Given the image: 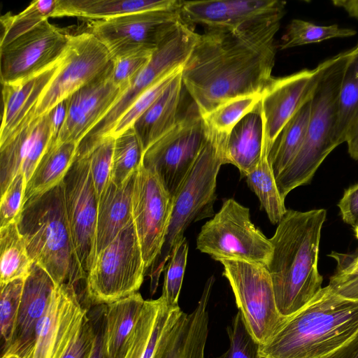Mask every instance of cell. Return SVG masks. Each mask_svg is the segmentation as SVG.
Masks as SVG:
<instances>
[{
  "mask_svg": "<svg viewBox=\"0 0 358 358\" xmlns=\"http://www.w3.org/2000/svg\"><path fill=\"white\" fill-rule=\"evenodd\" d=\"M282 16L236 29L207 28L182 66L183 85L203 117L234 98L262 93L273 77Z\"/></svg>",
  "mask_w": 358,
  "mask_h": 358,
  "instance_id": "cell-1",
  "label": "cell"
},
{
  "mask_svg": "<svg viewBox=\"0 0 358 358\" xmlns=\"http://www.w3.org/2000/svg\"><path fill=\"white\" fill-rule=\"evenodd\" d=\"M326 210H287L269 240L273 252L266 266L277 308L289 318L322 289L317 263L320 235Z\"/></svg>",
  "mask_w": 358,
  "mask_h": 358,
  "instance_id": "cell-2",
  "label": "cell"
},
{
  "mask_svg": "<svg viewBox=\"0 0 358 358\" xmlns=\"http://www.w3.org/2000/svg\"><path fill=\"white\" fill-rule=\"evenodd\" d=\"M358 335V300L342 296L329 286L264 344L262 358H326Z\"/></svg>",
  "mask_w": 358,
  "mask_h": 358,
  "instance_id": "cell-3",
  "label": "cell"
},
{
  "mask_svg": "<svg viewBox=\"0 0 358 358\" xmlns=\"http://www.w3.org/2000/svg\"><path fill=\"white\" fill-rule=\"evenodd\" d=\"M17 222L30 258L56 285L75 287L85 279L79 268L72 241L63 181L24 203Z\"/></svg>",
  "mask_w": 358,
  "mask_h": 358,
  "instance_id": "cell-4",
  "label": "cell"
},
{
  "mask_svg": "<svg viewBox=\"0 0 358 358\" xmlns=\"http://www.w3.org/2000/svg\"><path fill=\"white\" fill-rule=\"evenodd\" d=\"M356 50L357 45L336 55L313 92L304 142L292 162L275 179L283 199L292 189L309 183L322 162L337 147L334 136L339 92L346 66Z\"/></svg>",
  "mask_w": 358,
  "mask_h": 358,
  "instance_id": "cell-5",
  "label": "cell"
},
{
  "mask_svg": "<svg viewBox=\"0 0 358 358\" xmlns=\"http://www.w3.org/2000/svg\"><path fill=\"white\" fill-rule=\"evenodd\" d=\"M208 127L207 140L173 198L165 241L150 273L152 294L156 291L160 274L173 248L184 238V232L189 225L213 214L217 176L223 165L222 151L227 134Z\"/></svg>",
  "mask_w": 358,
  "mask_h": 358,
  "instance_id": "cell-6",
  "label": "cell"
},
{
  "mask_svg": "<svg viewBox=\"0 0 358 358\" xmlns=\"http://www.w3.org/2000/svg\"><path fill=\"white\" fill-rule=\"evenodd\" d=\"M199 35L193 26L182 22L154 50L145 67L130 83L115 103L78 145L77 155L85 154L103 139L111 136L117 122L147 90L188 59Z\"/></svg>",
  "mask_w": 358,
  "mask_h": 358,
  "instance_id": "cell-7",
  "label": "cell"
},
{
  "mask_svg": "<svg viewBox=\"0 0 358 358\" xmlns=\"http://www.w3.org/2000/svg\"><path fill=\"white\" fill-rule=\"evenodd\" d=\"M134 220L94 258L86 278L92 305L108 304L137 292L145 272Z\"/></svg>",
  "mask_w": 358,
  "mask_h": 358,
  "instance_id": "cell-8",
  "label": "cell"
},
{
  "mask_svg": "<svg viewBox=\"0 0 358 358\" xmlns=\"http://www.w3.org/2000/svg\"><path fill=\"white\" fill-rule=\"evenodd\" d=\"M196 247L215 261L241 260L266 266L273 252L270 240L252 222L250 209L234 199L224 201L220 210L202 226Z\"/></svg>",
  "mask_w": 358,
  "mask_h": 358,
  "instance_id": "cell-9",
  "label": "cell"
},
{
  "mask_svg": "<svg viewBox=\"0 0 358 358\" xmlns=\"http://www.w3.org/2000/svg\"><path fill=\"white\" fill-rule=\"evenodd\" d=\"M223 275L234 292L245 326L259 345L266 343L287 318L279 313L271 275L264 265L221 259Z\"/></svg>",
  "mask_w": 358,
  "mask_h": 358,
  "instance_id": "cell-10",
  "label": "cell"
},
{
  "mask_svg": "<svg viewBox=\"0 0 358 358\" xmlns=\"http://www.w3.org/2000/svg\"><path fill=\"white\" fill-rule=\"evenodd\" d=\"M208 134V127L195 106L144 152L143 166L157 175L173 199L205 144Z\"/></svg>",
  "mask_w": 358,
  "mask_h": 358,
  "instance_id": "cell-11",
  "label": "cell"
},
{
  "mask_svg": "<svg viewBox=\"0 0 358 358\" xmlns=\"http://www.w3.org/2000/svg\"><path fill=\"white\" fill-rule=\"evenodd\" d=\"M180 8L145 10L91 21L88 31L106 46L112 60L136 52H153L185 21Z\"/></svg>",
  "mask_w": 358,
  "mask_h": 358,
  "instance_id": "cell-12",
  "label": "cell"
},
{
  "mask_svg": "<svg viewBox=\"0 0 358 358\" xmlns=\"http://www.w3.org/2000/svg\"><path fill=\"white\" fill-rule=\"evenodd\" d=\"M112 62L108 49L93 34H71L62 63L41 95L30 121L47 114L101 74Z\"/></svg>",
  "mask_w": 358,
  "mask_h": 358,
  "instance_id": "cell-13",
  "label": "cell"
},
{
  "mask_svg": "<svg viewBox=\"0 0 358 358\" xmlns=\"http://www.w3.org/2000/svg\"><path fill=\"white\" fill-rule=\"evenodd\" d=\"M63 182L76 259L86 279L96 255L99 203L87 155H76Z\"/></svg>",
  "mask_w": 358,
  "mask_h": 358,
  "instance_id": "cell-14",
  "label": "cell"
},
{
  "mask_svg": "<svg viewBox=\"0 0 358 358\" xmlns=\"http://www.w3.org/2000/svg\"><path fill=\"white\" fill-rule=\"evenodd\" d=\"M173 199L152 171L143 164L134 173L132 215L145 269L161 253L170 224Z\"/></svg>",
  "mask_w": 358,
  "mask_h": 358,
  "instance_id": "cell-15",
  "label": "cell"
},
{
  "mask_svg": "<svg viewBox=\"0 0 358 358\" xmlns=\"http://www.w3.org/2000/svg\"><path fill=\"white\" fill-rule=\"evenodd\" d=\"M70 36L46 20L1 46V85L24 80L52 65L64 55Z\"/></svg>",
  "mask_w": 358,
  "mask_h": 358,
  "instance_id": "cell-16",
  "label": "cell"
},
{
  "mask_svg": "<svg viewBox=\"0 0 358 358\" xmlns=\"http://www.w3.org/2000/svg\"><path fill=\"white\" fill-rule=\"evenodd\" d=\"M336 55L313 69H303L287 76L272 78L260 101L264 121V145L268 152L286 123L308 101Z\"/></svg>",
  "mask_w": 358,
  "mask_h": 358,
  "instance_id": "cell-17",
  "label": "cell"
},
{
  "mask_svg": "<svg viewBox=\"0 0 358 358\" xmlns=\"http://www.w3.org/2000/svg\"><path fill=\"white\" fill-rule=\"evenodd\" d=\"M87 313L74 286L57 285L37 325L33 358H60Z\"/></svg>",
  "mask_w": 358,
  "mask_h": 358,
  "instance_id": "cell-18",
  "label": "cell"
},
{
  "mask_svg": "<svg viewBox=\"0 0 358 358\" xmlns=\"http://www.w3.org/2000/svg\"><path fill=\"white\" fill-rule=\"evenodd\" d=\"M112 71L113 62L101 74L68 97L66 119L55 144L78 145L126 90L113 83Z\"/></svg>",
  "mask_w": 358,
  "mask_h": 358,
  "instance_id": "cell-19",
  "label": "cell"
},
{
  "mask_svg": "<svg viewBox=\"0 0 358 358\" xmlns=\"http://www.w3.org/2000/svg\"><path fill=\"white\" fill-rule=\"evenodd\" d=\"M286 2L278 0L182 1L184 20L206 28L236 29L248 23L282 16Z\"/></svg>",
  "mask_w": 358,
  "mask_h": 358,
  "instance_id": "cell-20",
  "label": "cell"
},
{
  "mask_svg": "<svg viewBox=\"0 0 358 358\" xmlns=\"http://www.w3.org/2000/svg\"><path fill=\"white\" fill-rule=\"evenodd\" d=\"M56 284L39 265L33 263L25 279L14 332L1 354L33 358L37 325L49 303Z\"/></svg>",
  "mask_w": 358,
  "mask_h": 358,
  "instance_id": "cell-21",
  "label": "cell"
},
{
  "mask_svg": "<svg viewBox=\"0 0 358 358\" xmlns=\"http://www.w3.org/2000/svg\"><path fill=\"white\" fill-rule=\"evenodd\" d=\"M215 279L210 277L193 311L184 312L164 331L153 358H206L205 348L209 332L207 310Z\"/></svg>",
  "mask_w": 358,
  "mask_h": 358,
  "instance_id": "cell-22",
  "label": "cell"
},
{
  "mask_svg": "<svg viewBox=\"0 0 358 358\" xmlns=\"http://www.w3.org/2000/svg\"><path fill=\"white\" fill-rule=\"evenodd\" d=\"M51 141L47 114L24 125L0 146V187L2 194L15 177L22 173L27 183Z\"/></svg>",
  "mask_w": 358,
  "mask_h": 358,
  "instance_id": "cell-23",
  "label": "cell"
},
{
  "mask_svg": "<svg viewBox=\"0 0 358 358\" xmlns=\"http://www.w3.org/2000/svg\"><path fill=\"white\" fill-rule=\"evenodd\" d=\"M64 55L52 65L36 75L17 82L2 84L0 146L30 122L41 95L59 69Z\"/></svg>",
  "mask_w": 358,
  "mask_h": 358,
  "instance_id": "cell-24",
  "label": "cell"
},
{
  "mask_svg": "<svg viewBox=\"0 0 358 358\" xmlns=\"http://www.w3.org/2000/svg\"><path fill=\"white\" fill-rule=\"evenodd\" d=\"M264 145L260 101L227 134L222 151V164H231L245 177L259 163Z\"/></svg>",
  "mask_w": 358,
  "mask_h": 358,
  "instance_id": "cell-25",
  "label": "cell"
},
{
  "mask_svg": "<svg viewBox=\"0 0 358 358\" xmlns=\"http://www.w3.org/2000/svg\"><path fill=\"white\" fill-rule=\"evenodd\" d=\"M134 178V174L120 185L110 181L99 199L96 255L133 220Z\"/></svg>",
  "mask_w": 358,
  "mask_h": 358,
  "instance_id": "cell-26",
  "label": "cell"
},
{
  "mask_svg": "<svg viewBox=\"0 0 358 358\" xmlns=\"http://www.w3.org/2000/svg\"><path fill=\"white\" fill-rule=\"evenodd\" d=\"M179 0H57L52 17L71 16L104 20L150 10L180 8Z\"/></svg>",
  "mask_w": 358,
  "mask_h": 358,
  "instance_id": "cell-27",
  "label": "cell"
},
{
  "mask_svg": "<svg viewBox=\"0 0 358 358\" xmlns=\"http://www.w3.org/2000/svg\"><path fill=\"white\" fill-rule=\"evenodd\" d=\"M182 70L132 126L144 152L169 131L178 120V111L184 86Z\"/></svg>",
  "mask_w": 358,
  "mask_h": 358,
  "instance_id": "cell-28",
  "label": "cell"
},
{
  "mask_svg": "<svg viewBox=\"0 0 358 358\" xmlns=\"http://www.w3.org/2000/svg\"><path fill=\"white\" fill-rule=\"evenodd\" d=\"M182 312L179 306H168L162 296L145 301L125 358H153L164 331Z\"/></svg>",
  "mask_w": 358,
  "mask_h": 358,
  "instance_id": "cell-29",
  "label": "cell"
},
{
  "mask_svg": "<svg viewBox=\"0 0 358 358\" xmlns=\"http://www.w3.org/2000/svg\"><path fill=\"white\" fill-rule=\"evenodd\" d=\"M144 303L136 292L106 304L105 348L108 358H125Z\"/></svg>",
  "mask_w": 358,
  "mask_h": 358,
  "instance_id": "cell-30",
  "label": "cell"
},
{
  "mask_svg": "<svg viewBox=\"0 0 358 358\" xmlns=\"http://www.w3.org/2000/svg\"><path fill=\"white\" fill-rule=\"evenodd\" d=\"M78 144L49 145L27 183L23 203L60 184L74 162Z\"/></svg>",
  "mask_w": 358,
  "mask_h": 358,
  "instance_id": "cell-31",
  "label": "cell"
},
{
  "mask_svg": "<svg viewBox=\"0 0 358 358\" xmlns=\"http://www.w3.org/2000/svg\"><path fill=\"white\" fill-rule=\"evenodd\" d=\"M310 111L311 99L286 123L272 145L268 160L275 179L299 152L306 136Z\"/></svg>",
  "mask_w": 358,
  "mask_h": 358,
  "instance_id": "cell-32",
  "label": "cell"
},
{
  "mask_svg": "<svg viewBox=\"0 0 358 358\" xmlns=\"http://www.w3.org/2000/svg\"><path fill=\"white\" fill-rule=\"evenodd\" d=\"M0 286L16 279H26L34 262L17 220L0 227Z\"/></svg>",
  "mask_w": 358,
  "mask_h": 358,
  "instance_id": "cell-33",
  "label": "cell"
},
{
  "mask_svg": "<svg viewBox=\"0 0 358 358\" xmlns=\"http://www.w3.org/2000/svg\"><path fill=\"white\" fill-rule=\"evenodd\" d=\"M245 178L248 185L259 198L271 222L278 224L287 210L278 189L265 148H263L259 163Z\"/></svg>",
  "mask_w": 358,
  "mask_h": 358,
  "instance_id": "cell-34",
  "label": "cell"
},
{
  "mask_svg": "<svg viewBox=\"0 0 358 358\" xmlns=\"http://www.w3.org/2000/svg\"><path fill=\"white\" fill-rule=\"evenodd\" d=\"M358 117V43L350 59L343 77L338 96L335 142L338 145L345 142L350 126Z\"/></svg>",
  "mask_w": 358,
  "mask_h": 358,
  "instance_id": "cell-35",
  "label": "cell"
},
{
  "mask_svg": "<svg viewBox=\"0 0 358 358\" xmlns=\"http://www.w3.org/2000/svg\"><path fill=\"white\" fill-rule=\"evenodd\" d=\"M143 149L133 127L115 136L111 181L124 183L141 166Z\"/></svg>",
  "mask_w": 358,
  "mask_h": 358,
  "instance_id": "cell-36",
  "label": "cell"
},
{
  "mask_svg": "<svg viewBox=\"0 0 358 358\" xmlns=\"http://www.w3.org/2000/svg\"><path fill=\"white\" fill-rule=\"evenodd\" d=\"M57 0H36L17 15L8 13L1 17L2 31L0 47L34 29L52 16Z\"/></svg>",
  "mask_w": 358,
  "mask_h": 358,
  "instance_id": "cell-37",
  "label": "cell"
},
{
  "mask_svg": "<svg viewBox=\"0 0 358 358\" xmlns=\"http://www.w3.org/2000/svg\"><path fill=\"white\" fill-rule=\"evenodd\" d=\"M356 33L354 29L343 28L338 24L320 26L310 22L294 19L288 24L279 48L285 50L334 38L350 37Z\"/></svg>",
  "mask_w": 358,
  "mask_h": 358,
  "instance_id": "cell-38",
  "label": "cell"
},
{
  "mask_svg": "<svg viewBox=\"0 0 358 358\" xmlns=\"http://www.w3.org/2000/svg\"><path fill=\"white\" fill-rule=\"evenodd\" d=\"M262 93L238 96L229 100L203 119L210 128L228 134L233 127L261 101Z\"/></svg>",
  "mask_w": 358,
  "mask_h": 358,
  "instance_id": "cell-39",
  "label": "cell"
},
{
  "mask_svg": "<svg viewBox=\"0 0 358 358\" xmlns=\"http://www.w3.org/2000/svg\"><path fill=\"white\" fill-rule=\"evenodd\" d=\"M25 279L14 280L1 286L0 331L3 341L2 353L12 338L20 305Z\"/></svg>",
  "mask_w": 358,
  "mask_h": 358,
  "instance_id": "cell-40",
  "label": "cell"
},
{
  "mask_svg": "<svg viewBox=\"0 0 358 358\" xmlns=\"http://www.w3.org/2000/svg\"><path fill=\"white\" fill-rule=\"evenodd\" d=\"M188 243L184 237L173 249L165 266L164 281L161 296L170 307L178 306V301L187 264Z\"/></svg>",
  "mask_w": 358,
  "mask_h": 358,
  "instance_id": "cell-41",
  "label": "cell"
},
{
  "mask_svg": "<svg viewBox=\"0 0 358 358\" xmlns=\"http://www.w3.org/2000/svg\"><path fill=\"white\" fill-rule=\"evenodd\" d=\"M329 256L336 260L337 267L328 286L342 296L358 300V251L348 254L332 252Z\"/></svg>",
  "mask_w": 358,
  "mask_h": 358,
  "instance_id": "cell-42",
  "label": "cell"
},
{
  "mask_svg": "<svg viewBox=\"0 0 358 358\" xmlns=\"http://www.w3.org/2000/svg\"><path fill=\"white\" fill-rule=\"evenodd\" d=\"M114 143L115 137L108 136L83 154L88 156L98 199L111 181Z\"/></svg>",
  "mask_w": 358,
  "mask_h": 358,
  "instance_id": "cell-43",
  "label": "cell"
},
{
  "mask_svg": "<svg viewBox=\"0 0 358 358\" xmlns=\"http://www.w3.org/2000/svg\"><path fill=\"white\" fill-rule=\"evenodd\" d=\"M182 69V66L172 71L143 93L117 122L111 134V136L115 137L132 127L138 118L162 94Z\"/></svg>",
  "mask_w": 358,
  "mask_h": 358,
  "instance_id": "cell-44",
  "label": "cell"
},
{
  "mask_svg": "<svg viewBox=\"0 0 358 358\" xmlns=\"http://www.w3.org/2000/svg\"><path fill=\"white\" fill-rule=\"evenodd\" d=\"M227 334L229 348L216 358H262L259 353V344L248 331L239 311L227 327Z\"/></svg>",
  "mask_w": 358,
  "mask_h": 358,
  "instance_id": "cell-45",
  "label": "cell"
},
{
  "mask_svg": "<svg viewBox=\"0 0 358 358\" xmlns=\"http://www.w3.org/2000/svg\"><path fill=\"white\" fill-rule=\"evenodd\" d=\"M153 52L140 51L113 59V83L120 87L127 89L133 79L148 63Z\"/></svg>",
  "mask_w": 358,
  "mask_h": 358,
  "instance_id": "cell-46",
  "label": "cell"
},
{
  "mask_svg": "<svg viewBox=\"0 0 358 358\" xmlns=\"http://www.w3.org/2000/svg\"><path fill=\"white\" fill-rule=\"evenodd\" d=\"M26 186L24 176L19 173L1 194L0 227L17 220L23 206Z\"/></svg>",
  "mask_w": 358,
  "mask_h": 358,
  "instance_id": "cell-47",
  "label": "cell"
},
{
  "mask_svg": "<svg viewBox=\"0 0 358 358\" xmlns=\"http://www.w3.org/2000/svg\"><path fill=\"white\" fill-rule=\"evenodd\" d=\"M94 338V328L87 310L78 332L60 358H90Z\"/></svg>",
  "mask_w": 358,
  "mask_h": 358,
  "instance_id": "cell-48",
  "label": "cell"
},
{
  "mask_svg": "<svg viewBox=\"0 0 358 358\" xmlns=\"http://www.w3.org/2000/svg\"><path fill=\"white\" fill-rule=\"evenodd\" d=\"M106 304L93 305L88 314L93 322L95 338L90 358H108L105 348Z\"/></svg>",
  "mask_w": 358,
  "mask_h": 358,
  "instance_id": "cell-49",
  "label": "cell"
},
{
  "mask_svg": "<svg viewBox=\"0 0 358 358\" xmlns=\"http://www.w3.org/2000/svg\"><path fill=\"white\" fill-rule=\"evenodd\" d=\"M338 206L343 221L354 229L358 227V183L345 189Z\"/></svg>",
  "mask_w": 358,
  "mask_h": 358,
  "instance_id": "cell-50",
  "label": "cell"
},
{
  "mask_svg": "<svg viewBox=\"0 0 358 358\" xmlns=\"http://www.w3.org/2000/svg\"><path fill=\"white\" fill-rule=\"evenodd\" d=\"M67 108L68 98L57 103L47 113L51 131V141L49 145H55L57 142L61 128L66 119Z\"/></svg>",
  "mask_w": 358,
  "mask_h": 358,
  "instance_id": "cell-51",
  "label": "cell"
},
{
  "mask_svg": "<svg viewBox=\"0 0 358 358\" xmlns=\"http://www.w3.org/2000/svg\"><path fill=\"white\" fill-rule=\"evenodd\" d=\"M345 142L348 144L350 155L353 159L358 160V117L349 128Z\"/></svg>",
  "mask_w": 358,
  "mask_h": 358,
  "instance_id": "cell-52",
  "label": "cell"
},
{
  "mask_svg": "<svg viewBox=\"0 0 358 358\" xmlns=\"http://www.w3.org/2000/svg\"><path fill=\"white\" fill-rule=\"evenodd\" d=\"M326 358H358V335L350 343Z\"/></svg>",
  "mask_w": 358,
  "mask_h": 358,
  "instance_id": "cell-53",
  "label": "cell"
},
{
  "mask_svg": "<svg viewBox=\"0 0 358 358\" xmlns=\"http://www.w3.org/2000/svg\"><path fill=\"white\" fill-rule=\"evenodd\" d=\"M335 6L342 8L348 14L358 20V0H334Z\"/></svg>",
  "mask_w": 358,
  "mask_h": 358,
  "instance_id": "cell-54",
  "label": "cell"
},
{
  "mask_svg": "<svg viewBox=\"0 0 358 358\" xmlns=\"http://www.w3.org/2000/svg\"><path fill=\"white\" fill-rule=\"evenodd\" d=\"M1 358H20L18 356L15 355H3L1 357Z\"/></svg>",
  "mask_w": 358,
  "mask_h": 358,
  "instance_id": "cell-55",
  "label": "cell"
},
{
  "mask_svg": "<svg viewBox=\"0 0 358 358\" xmlns=\"http://www.w3.org/2000/svg\"><path fill=\"white\" fill-rule=\"evenodd\" d=\"M355 233L357 238L358 239V227H355Z\"/></svg>",
  "mask_w": 358,
  "mask_h": 358,
  "instance_id": "cell-56",
  "label": "cell"
}]
</instances>
